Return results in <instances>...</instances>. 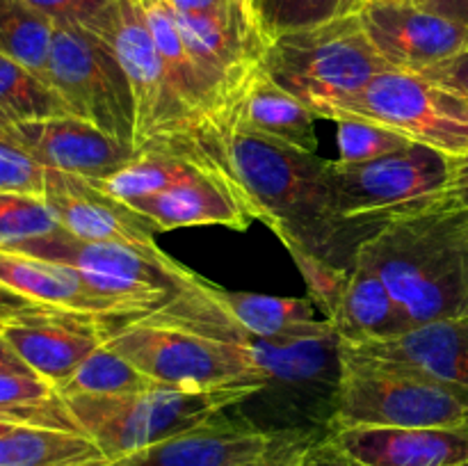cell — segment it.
Wrapping results in <instances>:
<instances>
[{"label":"cell","mask_w":468,"mask_h":466,"mask_svg":"<svg viewBox=\"0 0 468 466\" xmlns=\"http://www.w3.org/2000/svg\"><path fill=\"white\" fill-rule=\"evenodd\" d=\"M327 178L338 217L373 236L391 219L446 196L452 158L411 142L405 149L366 163L329 160Z\"/></svg>","instance_id":"obj_5"},{"label":"cell","mask_w":468,"mask_h":466,"mask_svg":"<svg viewBox=\"0 0 468 466\" xmlns=\"http://www.w3.org/2000/svg\"><path fill=\"white\" fill-rule=\"evenodd\" d=\"M356 259L382 277L411 327L468 320V208L448 196L384 224Z\"/></svg>","instance_id":"obj_2"},{"label":"cell","mask_w":468,"mask_h":466,"mask_svg":"<svg viewBox=\"0 0 468 466\" xmlns=\"http://www.w3.org/2000/svg\"><path fill=\"white\" fill-rule=\"evenodd\" d=\"M423 76L448 87V90L460 91L462 96L468 99V50L460 53L457 58H451L446 62L437 64V67L428 69V71H423Z\"/></svg>","instance_id":"obj_37"},{"label":"cell","mask_w":468,"mask_h":466,"mask_svg":"<svg viewBox=\"0 0 468 466\" xmlns=\"http://www.w3.org/2000/svg\"><path fill=\"white\" fill-rule=\"evenodd\" d=\"M0 370H14V373H32L26 364L16 356V352L7 345L3 336H0Z\"/></svg>","instance_id":"obj_41"},{"label":"cell","mask_w":468,"mask_h":466,"mask_svg":"<svg viewBox=\"0 0 468 466\" xmlns=\"http://www.w3.org/2000/svg\"><path fill=\"white\" fill-rule=\"evenodd\" d=\"M219 135L224 158L256 219L272 228L283 245L352 270L370 233L336 215L327 178L329 160L240 126H210Z\"/></svg>","instance_id":"obj_1"},{"label":"cell","mask_w":468,"mask_h":466,"mask_svg":"<svg viewBox=\"0 0 468 466\" xmlns=\"http://www.w3.org/2000/svg\"><path fill=\"white\" fill-rule=\"evenodd\" d=\"M108 323L71 311L44 309L0 324V336L35 375L64 387L78 365L105 343Z\"/></svg>","instance_id":"obj_14"},{"label":"cell","mask_w":468,"mask_h":466,"mask_svg":"<svg viewBox=\"0 0 468 466\" xmlns=\"http://www.w3.org/2000/svg\"><path fill=\"white\" fill-rule=\"evenodd\" d=\"M414 3L439 14V16L468 26V0H414Z\"/></svg>","instance_id":"obj_40"},{"label":"cell","mask_w":468,"mask_h":466,"mask_svg":"<svg viewBox=\"0 0 468 466\" xmlns=\"http://www.w3.org/2000/svg\"><path fill=\"white\" fill-rule=\"evenodd\" d=\"M368 3V0H347V5H346V14H355L356 9L361 7V5H366Z\"/></svg>","instance_id":"obj_43"},{"label":"cell","mask_w":468,"mask_h":466,"mask_svg":"<svg viewBox=\"0 0 468 466\" xmlns=\"http://www.w3.org/2000/svg\"><path fill=\"white\" fill-rule=\"evenodd\" d=\"M151 379L142 375L128 359H123L112 347L103 345L91 352L76 373L71 375L67 384L59 388L62 397H101V396H119V393L140 391L149 387Z\"/></svg>","instance_id":"obj_28"},{"label":"cell","mask_w":468,"mask_h":466,"mask_svg":"<svg viewBox=\"0 0 468 466\" xmlns=\"http://www.w3.org/2000/svg\"><path fill=\"white\" fill-rule=\"evenodd\" d=\"M0 192L44 196L46 167L12 137V128L0 131Z\"/></svg>","instance_id":"obj_33"},{"label":"cell","mask_w":468,"mask_h":466,"mask_svg":"<svg viewBox=\"0 0 468 466\" xmlns=\"http://www.w3.org/2000/svg\"><path fill=\"white\" fill-rule=\"evenodd\" d=\"M315 114L277 85L263 67L256 69L213 126H240L251 132L315 154Z\"/></svg>","instance_id":"obj_22"},{"label":"cell","mask_w":468,"mask_h":466,"mask_svg":"<svg viewBox=\"0 0 468 466\" xmlns=\"http://www.w3.org/2000/svg\"><path fill=\"white\" fill-rule=\"evenodd\" d=\"M0 416L16 425L82 432L58 388L35 373L0 370Z\"/></svg>","instance_id":"obj_25"},{"label":"cell","mask_w":468,"mask_h":466,"mask_svg":"<svg viewBox=\"0 0 468 466\" xmlns=\"http://www.w3.org/2000/svg\"><path fill=\"white\" fill-rule=\"evenodd\" d=\"M0 286L41 306L90 315L101 323H122L128 313L99 295L73 265L0 249Z\"/></svg>","instance_id":"obj_21"},{"label":"cell","mask_w":468,"mask_h":466,"mask_svg":"<svg viewBox=\"0 0 468 466\" xmlns=\"http://www.w3.org/2000/svg\"><path fill=\"white\" fill-rule=\"evenodd\" d=\"M59 222L44 196L0 192V249L12 251L23 242L59 231Z\"/></svg>","instance_id":"obj_29"},{"label":"cell","mask_w":468,"mask_h":466,"mask_svg":"<svg viewBox=\"0 0 468 466\" xmlns=\"http://www.w3.org/2000/svg\"><path fill=\"white\" fill-rule=\"evenodd\" d=\"M44 309H50V306H41L37 304V302L27 300V297L18 295V292L9 291V288L0 286V324L18 318V315L37 313V311H44Z\"/></svg>","instance_id":"obj_38"},{"label":"cell","mask_w":468,"mask_h":466,"mask_svg":"<svg viewBox=\"0 0 468 466\" xmlns=\"http://www.w3.org/2000/svg\"><path fill=\"white\" fill-rule=\"evenodd\" d=\"M12 251L73 265L99 295L122 306L128 320L167 304L186 286L192 272L160 247L144 249L123 242H87L78 240L64 228L23 242Z\"/></svg>","instance_id":"obj_8"},{"label":"cell","mask_w":468,"mask_h":466,"mask_svg":"<svg viewBox=\"0 0 468 466\" xmlns=\"http://www.w3.org/2000/svg\"><path fill=\"white\" fill-rule=\"evenodd\" d=\"M140 318L236 345H247L254 338L283 341L334 332L327 318H315L309 297L227 291L195 272L167 304Z\"/></svg>","instance_id":"obj_6"},{"label":"cell","mask_w":468,"mask_h":466,"mask_svg":"<svg viewBox=\"0 0 468 466\" xmlns=\"http://www.w3.org/2000/svg\"><path fill=\"white\" fill-rule=\"evenodd\" d=\"M85 27L112 48L135 99V149L199 131L174 94L140 0H112Z\"/></svg>","instance_id":"obj_11"},{"label":"cell","mask_w":468,"mask_h":466,"mask_svg":"<svg viewBox=\"0 0 468 466\" xmlns=\"http://www.w3.org/2000/svg\"><path fill=\"white\" fill-rule=\"evenodd\" d=\"M323 437V434L315 432L314 428H295V429H286V434L282 437V441L272 448L265 455L256 457V460L250 461H240V464L233 466H288L304 446H309L314 439Z\"/></svg>","instance_id":"obj_35"},{"label":"cell","mask_w":468,"mask_h":466,"mask_svg":"<svg viewBox=\"0 0 468 466\" xmlns=\"http://www.w3.org/2000/svg\"><path fill=\"white\" fill-rule=\"evenodd\" d=\"M105 327V345L131 361L151 382L187 388L263 384L251 368L247 350L236 343L215 341L144 318Z\"/></svg>","instance_id":"obj_9"},{"label":"cell","mask_w":468,"mask_h":466,"mask_svg":"<svg viewBox=\"0 0 468 466\" xmlns=\"http://www.w3.org/2000/svg\"><path fill=\"white\" fill-rule=\"evenodd\" d=\"M346 355L396 365L468 397V320L411 327L379 341H341Z\"/></svg>","instance_id":"obj_18"},{"label":"cell","mask_w":468,"mask_h":466,"mask_svg":"<svg viewBox=\"0 0 468 466\" xmlns=\"http://www.w3.org/2000/svg\"><path fill=\"white\" fill-rule=\"evenodd\" d=\"M292 260H295L297 270H300L302 279L309 291V300L314 302L315 309H320L323 318L334 323L341 311L343 297H346L347 283H350L352 270L341 268V265L332 263L327 259L311 254V251L302 249L297 245H288Z\"/></svg>","instance_id":"obj_32"},{"label":"cell","mask_w":468,"mask_h":466,"mask_svg":"<svg viewBox=\"0 0 468 466\" xmlns=\"http://www.w3.org/2000/svg\"><path fill=\"white\" fill-rule=\"evenodd\" d=\"M460 466H468V461H464V464H460Z\"/></svg>","instance_id":"obj_45"},{"label":"cell","mask_w":468,"mask_h":466,"mask_svg":"<svg viewBox=\"0 0 468 466\" xmlns=\"http://www.w3.org/2000/svg\"><path fill=\"white\" fill-rule=\"evenodd\" d=\"M343 114L375 119L452 160L468 154V99L423 73H378Z\"/></svg>","instance_id":"obj_12"},{"label":"cell","mask_w":468,"mask_h":466,"mask_svg":"<svg viewBox=\"0 0 468 466\" xmlns=\"http://www.w3.org/2000/svg\"><path fill=\"white\" fill-rule=\"evenodd\" d=\"M446 196L452 204L468 208V154L452 160V178Z\"/></svg>","instance_id":"obj_39"},{"label":"cell","mask_w":468,"mask_h":466,"mask_svg":"<svg viewBox=\"0 0 468 466\" xmlns=\"http://www.w3.org/2000/svg\"><path fill=\"white\" fill-rule=\"evenodd\" d=\"M263 384H229L215 388L169 387L151 382L140 391L101 397H64L82 434L103 450L108 461L165 441L204 423L219 411L236 409Z\"/></svg>","instance_id":"obj_4"},{"label":"cell","mask_w":468,"mask_h":466,"mask_svg":"<svg viewBox=\"0 0 468 466\" xmlns=\"http://www.w3.org/2000/svg\"><path fill=\"white\" fill-rule=\"evenodd\" d=\"M46 82L69 112L135 144V99L117 55L90 27L55 23Z\"/></svg>","instance_id":"obj_10"},{"label":"cell","mask_w":468,"mask_h":466,"mask_svg":"<svg viewBox=\"0 0 468 466\" xmlns=\"http://www.w3.org/2000/svg\"><path fill=\"white\" fill-rule=\"evenodd\" d=\"M355 14L388 69L423 73L468 50V26L414 0H368Z\"/></svg>","instance_id":"obj_13"},{"label":"cell","mask_w":468,"mask_h":466,"mask_svg":"<svg viewBox=\"0 0 468 466\" xmlns=\"http://www.w3.org/2000/svg\"><path fill=\"white\" fill-rule=\"evenodd\" d=\"M347 0H251L268 41L286 32L320 26L346 14Z\"/></svg>","instance_id":"obj_31"},{"label":"cell","mask_w":468,"mask_h":466,"mask_svg":"<svg viewBox=\"0 0 468 466\" xmlns=\"http://www.w3.org/2000/svg\"><path fill=\"white\" fill-rule=\"evenodd\" d=\"M62 114L71 112L44 78L0 53V123L18 126Z\"/></svg>","instance_id":"obj_26"},{"label":"cell","mask_w":468,"mask_h":466,"mask_svg":"<svg viewBox=\"0 0 468 466\" xmlns=\"http://www.w3.org/2000/svg\"><path fill=\"white\" fill-rule=\"evenodd\" d=\"M387 62L370 44L359 14H341L320 26L274 37L263 71L318 119L346 112Z\"/></svg>","instance_id":"obj_3"},{"label":"cell","mask_w":468,"mask_h":466,"mask_svg":"<svg viewBox=\"0 0 468 466\" xmlns=\"http://www.w3.org/2000/svg\"><path fill=\"white\" fill-rule=\"evenodd\" d=\"M128 206L149 219L158 231L208 224L242 231L256 219L250 201L224 163L201 164L176 185Z\"/></svg>","instance_id":"obj_16"},{"label":"cell","mask_w":468,"mask_h":466,"mask_svg":"<svg viewBox=\"0 0 468 466\" xmlns=\"http://www.w3.org/2000/svg\"><path fill=\"white\" fill-rule=\"evenodd\" d=\"M32 7L53 18V23H78L87 26L94 16H99L112 0H26Z\"/></svg>","instance_id":"obj_34"},{"label":"cell","mask_w":468,"mask_h":466,"mask_svg":"<svg viewBox=\"0 0 468 466\" xmlns=\"http://www.w3.org/2000/svg\"><path fill=\"white\" fill-rule=\"evenodd\" d=\"M359 466H460L468 428H347L329 432Z\"/></svg>","instance_id":"obj_20"},{"label":"cell","mask_w":468,"mask_h":466,"mask_svg":"<svg viewBox=\"0 0 468 466\" xmlns=\"http://www.w3.org/2000/svg\"><path fill=\"white\" fill-rule=\"evenodd\" d=\"M14 428H18V425L12 423V420L5 418V416H0V437H3V434H7L9 429H14Z\"/></svg>","instance_id":"obj_42"},{"label":"cell","mask_w":468,"mask_h":466,"mask_svg":"<svg viewBox=\"0 0 468 466\" xmlns=\"http://www.w3.org/2000/svg\"><path fill=\"white\" fill-rule=\"evenodd\" d=\"M341 341H379L411 329L410 318L378 272L356 259L341 311L334 320Z\"/></svg>","instance_id":"obj_23"},{"label":"cell","mask_w":468,"mask_h":466,"mask_svg":"<svg viewBox=\"0 0 468 466\" xmlns=\"http://www.w3.org/2000/svg\"><path fill=\"white\" fill-rule=\"evenodd\" d=\"M227 411L105 466H233L270 452L286 434Z\"/></svg>","instance_id":"obj_15"},{"label":"cell","mask_w":468,"mask_h":466,"mask_svg":"<svg viewBox=\"0 0 468 466\" xmlns=\"http://www.w3.org/2000/svg\"><path fill=\"white\" fill-rule=\"evenodd\" d=\"M108 457L87 434L18 425L0 437V466H105Z\"/></svg>","instance_id":"obj_24"},{"label":"cell","mask_w":468,"mask_h":466,"mask_svg":"<svg viewBox=\"0 0 468 466\" xmlns=\"http://www.w3.org/2000/svg\"><path fill=\"white\" fill-rule=\"evenodd\" d=\"M7 128H12V126H5V123H0V131H7Z\"/></svg>","instance_id":"obj_44"},{"label":"cell","mask_w":468,"mask_h":466,"mask_svg":"<svg viewBox=\"0 0 468 466\" xmlns=\"http://www.w3.org/2000/svg\"><path fill=\"white\" fill-rule=\"evenodd\" d=\"M347 428H468V397L405 368L343 352L329 432Z\"/></svg>","instance_id":"obj_7"},{"label":"cell","mask_w":468,"mask_h":466,"mask_svg":"<svg viewBox=\"0 0 468 466\" xmlns=\"http://www.w3.org/2000/svg\"><path fill=\"white\" fill-rule=\"evenodd\" d=\"M12 137L46 169L85 181L112 176L137 155L135 144L108 135L76 114L18 123L12 126Z\"/></svg>","instance_id":"obj_17"},{"label":"cell","mask_w":468,"mask_h":466,"mask_svg":"<svg viewBox=\"0 0 468 466\" xmlns=\"http://www.w3.org/2000/svg\"><path fill=\"white\" fill-rule=\"evenodd\" d=\"M288 466H359L355 460L346 455L341 448L334 443V439L329 437V432H324L323 437L314 439L309 446H304L300 450V455L291 461Z\"/></svg>","instance_id":"obj_36"},{"label":"cell","mask_w":468,"mask_h":466,"mask_svg":"<svg viewBox=\"0 0 468 466\" xmlns=\"http://www.w3.org/2000/svg\"><path fill=\"white\" fill-rule=\"evenodd\" d=\"M55 23L26 0H0V53L46 80Z\"/></svg>","instance_id":"obj_27"},{"label":"cell","mask_w":468,"mask_h":466,"mask_svg":"<svg viewBox=\"0 0 468 466\" xmlns=\"http://www.w3.org/2000/svg\"><path fill=\"white\" fill-rule=\"evenodd\" d=\"M44 201L67 233L87 242H123L151 249L155 233L146 217L112 199L85 178L46 169Z\"/></svg>","instance_id":"obj_19"},{"label":"cell","mask_w":468,"mask_h":466,"mask_svg":"<svg viewBox=\"0 0 468 466\" xmlns=\"http://www.w3.org/2000/svg\"><path fill=\"white\" fill-rule=\"evenodd\" d=\"M334 123L338 135V160L343 163H366L411 144L410 137L402 132L361 114H338Z\"/></svg>","instance_id":"obj_30"}]
</instances>
